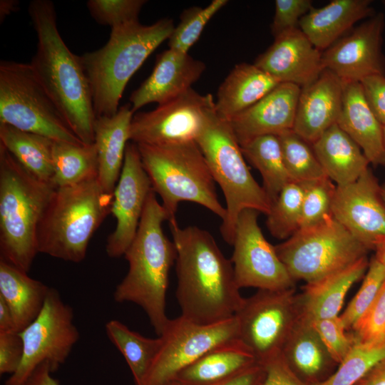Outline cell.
<instances>
[{"mask_svg":"<svg viewBox=\"0 0 385 385\" xmlns=\"http://www.w3.org/2000/svg\"><path fill=\"white\" fill-rule=\"evenodd\" d=\"M175 244L181 316L200 324L232 318L242 305L233 265L212 235L196 226L180 227L169 222Z\"/></svg>","mask_w":385,"mask_h":385,"instance_id":"cell-1","label":"cell"},{"mask_svg":"<svg viewBox=\"0 0 385 385\" xmlns=\"http://www.w3.org/2000/svg\"><path fill=\"white\" fill-rule=\"evenodd\" d=\"M29 14L37 36L30 64L73 133L84 144H92L96 117L80 56L73 53L61 38L51 1H31Z\"/></svg>","mask_w":385,"mask_h":385,"instance_id":"cell-2","label":"cell"},{"mask_svg":"<svg viewBox=\"0 0 385 385\" xmlns=\"http://www.w3.org/2000/svg\"><path fill=\"white\" fill-rule=\"evenodd\" d=\"M165 220V212L153 190L136 235L124 254L128 271L113 294L116 302H133L142 307L158 336L169 320L165 297L170 270L177 257L173 241L163 230Z\"/></svg>","mask_w":385,"mask_h":385,"instance_id":"cell-3","label":"cell"},{"mask_svg":"<svg viewBox=\"0 0 385 385\" xmlns=\"http://www.w3.org/2000/svg\"><path fill=\"white\" fill-rule=\"evenodd\" d=\"M175 28L170 19L153 24L139 21L111 29L107 43L101 48L80 56L88 78L96 117L111 116L133 75Z\"/></svg>","mask_w":385,"mask_h":385,"instance_id":"cell-4","label":"cell"},{"mask_svg":"<svg viewBox=\"0 0 385 385\" xmlns=\"http://www.w3.org/2000/svg\"><path fill=\"white\" fill-rule=\"evenodd\" d=\"M55 189L0 143V259L28 273L38 253V227Z\"/></svg>","mask_w":385,"mask_h":385,"instance_id":"cell-5","label":"cell"},{"mask_svg":"<svg viewBox=\"0 0 385 385\" xmlns=\"http://www.w3.org/2000/svg\"><path fill=\"white\" fill-rule=\"evenodd\" d=\"M113 197L97 177L56 188L38 227V253L82 262L93 235L111 213Z\"/></svg>","mask_w":385,"mask_h":385,"instance_id":"cell-6","label":"cell"},{"mask_svg":"<svg viewBox=\"0 0 385 385\" xmlns=\"http://www.w3.org/2000/svg\"><path fill=\"white\" fill-rule=\"evenodd\" d=\"M152 188L161 198L169 222L178 204H199L222 219L225 207L218 200L215 180L196 141L163 145L136 144Z\"/></svg>","mask_w":385,"mask_h":385,"instance_id":"cell-7","label":"cell"},{"mask_svg":"<svg viewBox=\"0 0 385 385\" xmlns=\"http://www.w3.org/2000/svg\"><path fill=\"white\" fill-rule=\"evenodd\" d=\"M211 175L225 196L226 216L220 230L222 238L232 245L235 225L240 213L252 209L266 215L270 202L262 188L253 178L241 147L229 122L215 110L196 139Z\"/></svg>","mask_w":385,"mask_h":385,"instance_id":"cell-8","label":"cell"},{"mask_svg":"<svg viewBox=\"0 0 385 385\" xmlns=\"http://www.w3.org/2000/svg\"><path fill=\"white\" fill-rule=\"evenodd\" d=\"M0 123L54 141L84 144L71 130L30 63L1 61Z\"/></svg>","mask_w":385,"mask_h":385,"instance_id":"cell-9","label":"cell"},{"mask_svg":"<svg viewBox=\"0 0 385 385\" xmlns=\"http://www.w3.org/2000/svg\"><path fill=\"white\" fill-rule=\"evenodd\" d=\"M274 247L292 279L306 283L348 267L370 250L332 216Z\"/></svg>","mask_w":385,"mask_h":385,"instance_id":"cell-10","label":"cell"},{"mask_svg":"<svg viewBox=\"0 0 385 385\" xmlns=\"http://www.w3.org/2000/svg\"><path fill=\"white\" fill-rule=\"evenodd\" d=\"M238 339L259 364L279 354L299 319L294 288L258 289L235 313Z\"/></svg>","mask_w":385,"mask_h":385,"instance_id":"cell-11","label":"cell"},{"mask_svg":"<svg viewBox=\"0 0 385 385\" xmlns=\"http://www.w3.org/2000/svg\"><path fill=\"white\" fill-rule=\"evenodd\" d=\"M20 334L24 342L23 359L18 370L4 385H21L43 363L55 372L66 361L79 339L72 307L63 301L58 290L51 287L38 316Z\"/></svg>","mask_w":385,"mask_h":385,"instance_id":"cell-12","label":"cell"},{"mask_svg":"<svg viewBox=\"0 0 385 385\" xmlns=\"http://www.w3.org/2000/svg\"><path fill=\"white\" fill-rule=\"evenodd\" d=\"M160 349L141 385H159L173 379L184 368L222 343L238 339L236 317L200 324L181 315L169 319Z\"/></svg>","mask_w":385,"mask_h":385,"instance_id":"cell-13","label":"cell"},{"mask_svg":"<svg viewBox=\"0 0 385 385\" xmlns=\"http://www.w3.org/2000/svg\"><path fill=\"white\" fill-rule=\"evenodd\" d=\"M215 106L211 94L202 95L190 88L152 111L135 113L130 140L149 145L196 141Z\"/></svg>","mask_w":385,"mask_h":385,"instance_id":"cell-14","label":"cell"},{"mask_svg":"<svg viewBox=\"0 0 385 385\" xmlns=\"http://www.w3.org/2000/svg\"><path fill=\"white\" fill-rule=\"evenodd\" d=\"M260 212L243 210L235 225L231 262L240 289L282 290L294 288L295 282L265 237L258 224Z\"/></svg>","mask_w":385,"mask_h":385,"instance_id":"cell-15","label":"cell"},{"mask_svg":"<svg viewBox=\"0 0 385 385\" xmlns=\"http://www.w3.org/2000/svg\"><path fill=\"white\" fill-rule=\"evenodd\" d=\"M152 190L138 146L134 143H128L111 207V213L115 218L116 225L106 241V251L110 257L124 255L132 243Z\"/></svg>","mask_w":385,"mask_h":385,"instance_id":"cell-16","label":"cell"},{"mask_svg":"<svg viewBox=\"0 0 385 385\" xmlns=\"http://www.w3.org/2000/svg\"><path fill=\"white\" fill-rule=\"evenodd\" d=\"M385 16L375 14L322 52L324 69L342 80L360 82L374 76H385L382 52Z\"/></svg>","mask_w":385,"mask_h":385,"instance_id":"cell-17","label":"cell"},{"mask_svg":"<svg viewBox=\"0 0 385 385\" xmlns=\"http://www.w3.org/2000/svg\"><path fill=\"white\" fill-rule=\"evenodd\" d=\"M332 214L370 250L385 236V204L381 185L370 168L353 183L337 185Z\"/></svg>","mask_w":385,"mask_h":385,"instance_id":"cell-18","label":"cell"},{"mask_svg":"<svg viewBox=\"0 0 385 385\" xmlns=\"http://www.w3.org/2000/svg\"><path fill=\"white\" fill-rule=\"evenodd\" d=\"M254 64L280 83L301 88L314 81L324 70L322 51L314 47L299 28L274 38Z\"/></svg>","mask_w":385,"mask_h":385,"instance_id":"cell-19","label":"cell"},{"mask_svg":"<svg viewBox=\"0 0 385 385\" xmlns=\"http://www.w3.org/2000/svg\"><path fill=\"white\" fill-rule=\"evenodd\" d=\"M301 87L281 83L256 103L229 120L240 145L265 135L293 130Z\"/></svg>","mask_w":385,"mask_h":385,"instance_id":"cell-20","label":"cell"},{"mask_svg":"<svg viewBox=\"0 0 385 385\" xmlns=\"http://www.w3.org/2000/svg\"><path fill=\"white\" fill-rule=\"evenodd\" d=\"M205 64L188 53L168 48L159 53L151 74L130 97L132 111L145 105L170 101L190 88L205 70Z\"/></svg>","mask_w":385,"mask_h":385,"instance_id":"cell-21","label":"cell"},{"mask_svg":"<svg viewBox=\"0 0 385 385\" xmlns=\"http://www.w3.org/2000/svg\"><path fill=\"white\" fill-rule=\"evenodd\" d=\"M342 97V80L323 70L314 81L300 89L293 130L312 144L337 123Z\"/></svg>","mask_w":385,"mask_h":385,"instance_id":"cell-22","label":"cell"},{"mask_svg":"<svg viewBox=\"0 0 385 385\" xmlns=\"http://www.w3.org/2000/svg\"><path fill=\"white\" fill-rule=\"evenodd\" d=\"M342 81V106L337 124L358 145L370 164L385 166L383 125L370 108L360 82Z\"/></svg>","mask_w":385,"mask_h":385,"instance_id":"cell-23","label":"cell"},{"mask_svg":"<svg viewBox=\"0 0 385 385\" xmlns=\"http://www.w3.org/2000/svg\"><path fill=\"white\" fill-rule=\"evenodd\" d=\"M369 263L366 256L346 268L306 283L302 292L297 294L299 318L312 322L339 316L347 292L364 277Z\"/></svg>","mask_w":385,"mask_h":385,"instance_id":"cell-24","label":"cell"},{"mask_svg":"<svg viewBox=\"0 0 385 385\" xmlns=\"http://www.w3.org/2000/svg\"><path fill=\"white\" fill-rule=\"evenodd\" d=\"M371 0H333L312 7L299 28L318 50L324 51L349 33L360 20L375 14Z\"/></svg>","mask_w":385,"mask_h":385,"instance_id":"cell-25","label":"cell"},{"mask_svg":"<svg viewBox=\"0 0 385 385\" xmlns=\"http://www.w3.org/2000/svg\"><path fill=\"white\" fill-rule=\"evenodd\" d=\"M134 115L130 105L119 108L111 116H100L93 125L98 154V180L107 193L113 191L122 170L130 124Z\"/></svg>","mask_w":385,"mask_h":385,"instance_id":"cell-26","label":"cell"},{"mask_svg":"<svg viewBox=\"0 0 385 385\" xmlns=\"http://www.w3.org/2000/svg\"><path fill=\"white\" fill-rule=\"evenodd\" d=\"M281 83L256 65H236L220 86L215 103L217 114L229 121L256 103Z\"/></svg>","mask_w":385,"mask_h":385,"instance_id":"cell-27","label":"cell"},{"mask_svg":"<svg viewBox=\"0 0 385 385\" xmlns=\"http://www.w3.org/2000/svg\"><path fill=\"white\" fill-rule=\"evenodd\" d=\"M257 363L251 351L235 339L211 349L174 379L183 385H217Z\"/></svg>","mask_w":385,"mask_h":385,"instance_id":"cell-28","label":"cell"},{"mask_svg":"<svg viewBox=\"0 0 385 385\" xmlns=\"http://www.w3.org/2000/svg\"><path fill=\"white\" fill-rule=\"evenodd\" d=\"M281 353L290 369L312 385L328 378L334 366L338 365L311 323L300 318Z\"/></svg>","mask_w":385,"mask_h":385,"instance_id":"cell-29","label":"cell"},{"mask_svg":"<svg viewBox=\"0 0 385 385\" xmlns=\"http://www.w3.org/2000/svg\"><path fill=\"white\" fill-rule=\"evenodd\" d=\"M325 175L337 186L356 180L370 164L358 145L337 124L312 144Z\"/></svg>","mask_w":385,"mask_h":385,"instance_id":"cell-30","label":"cell"},{"mask_svg":"<svg viewBox=\"0 0 385 385\" xmlns=\"http://www.w3.org/2000/svg\"><path fill=\"white\" fill-rule=\"evenodd\" d=\"M50 288L0 259V297L10 308L16 331L22 332L36 319Z\"/></svg>","mask_w":385,"mask_h":385,"instance_id":"cell-31","label":"cell"},{"mask_svg":"<svg viewBox=\"0 0 385 385\" xmlns=\"http://www.w3.org/2000/svg\"><path fill=\"white\" fill-rule=\"evenodd\" d=\"M53 142L45 136L0 123V143L31 175L52 185Z\"/></svg>","mask_w":385,"mask_h":385,"instance_id":"cell-32","label":"cell"},{"mask_svg":"<svg viewBox=\"0 0 385 385\" xmlns=\"http://www.w3.org/2000/svg\"><path fill=\"white\" fill-rule=\"evenodd\" d=\"M240 147L244 157L261 174L262 188L271 205L284 186L291 182L279 137L275 135L259 136Z\"/></svg>","mask_w":385,"mask_h":385,"instance_id":"cell-33","label":"cell"},{"mask_svg":"<svg viewBox=\"0 0 385 385\" xmlns=\"http://www.w3.org/2000/svg\"><path fill=\"white\" fill-rule=\"evenodd\" d=\"M55 188L80 183L98 177V154L95 143L76 144L54 141L52 150Z\"/></svg>","mask_w":385,"mask_h":385,"instance_id":"cell-34","label":"cell"},{"mask_svg":"<svg viewBox=\"0 0 385 385\" xmlns=\"http://www.w3.org/2000/svg\"><path fill=\"white\" fill-rule=\"evenodd\" d=\"M105 327L108 337L130 367L135 384L141 385L160 349L161 338L145 337L115 319Z\"/></svg>","mask_w":385,"mask_h":385,"instance_id":"cell-35","label":"cell"},{"mask_svg":"<svg viewBox=\"0 0 385 385\" xmlns=\"http://www.w3.org/2000/svg\"><path fill=\"white\" fill-rule=\"evenodd\" d=\"M278 137L291 182L304 183L327 177L311 143L293 130Z\"/></svg>","mask_w":385,"mask_h":385,"instance_id":"cell-36","label":"cell"},{"mask_svg":"<svg viewBox=\"0 0 385 385\" xmlns=\"http://www.w3.org/2000/svg\"><path fill=\"white\" fill-rule=\"evenodd\" d=\"M303 187L290 182L271 204L266 225L270 233L279 240H287L300 228Z\"/></svg>","mask_w":385,"mask_h":385,"instance_id":"cell-37","label":"cell"},{"mask_svg":"<svg viewBox=\"0 0 385 385\" xmlns=\"http://www.w3.org/2000/svg\"><path fill=\"white\" fill-rule=\"evenodd\" d=\"M385 359V342L355 343L328 378L317 385H356L378 362Z\"/></svg>","mask_w":385,"mask_h":385,"instance_id":"cell-38","label":"cell"},{"mask_svg":"<svg viewBox=\"0 0 385 385\" xmlns=\"http://www.w3.org/2000/svg\"><path fill=\"white\" fill-rule=\"evenodd\" d=\"M227 2V0H213L203 8L192 6L185 9L180 15L179 24L175 26L168 38L169 48L188 53L207 24Z\"/></svg>","mask_w":385,"mask_h":385,"instance_id":"cell-39","label":"cell"},{"mask_svg":"<svg viewBox=\"0 0 385 385\" xmlns=\"http://www.w3.org/2000/svg\"><path fill=\"white\" fill-rule=\"evenodd\" d=\"M299 184L304 190L299 229L314 226L332 217L337 185L327 177Z\"/></svg>","mask_w":385,"mask_h":385,"instance_id":"cell-40","label":"cell"},{"mask_svg":"<svg viewBox=\"0 0 385 385\" xmlns=\"http://www.w3.org/2000/svg\"><path fill=\"white\" fill-rule=\"evenodd\" d=\"M385 281V266L374 257L369 263L362 283L354 297L350 301L339 318L346 331L372 303Z\"/></svg>","mask_w":385,"mask_h":385,"instance_id":"cell-41","label":"cell"},{"mask_svg":"<svg viewBox=\"0 0 385 385\" xmlns=\"http://www.w3.org/2000/svg\"><path fill=\"white\" fill-rule=\"evenodd\" d=\"M145 0H89L86 6L91 16L99 24L111 29L138 21Z\"/></svg>","mask_w":385,"mask_h":385,"instance_id":"cell-42","label":"cell"},{"mask_svg":"<svg viewBox=\"0 0 385 385\" xmlns=\"http://www.w3.org/2000/svg\"><path fill=\"white\" fill-rule=\"evenodd\" d=\"M349 331L355 343L385 342V281L372 303Z\"/></svg>","mask_w":385,"mask_h":385,"instance_id":"cell-43","label":"cell"},{"mask_svg":"<svg viewBox=\"0 0 385 385\" xmlns=\"http://www.w3.org/2000/svg\"><path fill=\"white\" fill-rule=\"evenodd\" d=\"M334 361L340 364L349 354L355 342L344 327L339 315L310 322Z\"/></svg>","mask_w":385,"mask_h":385,"instance_id":"cell-44","label":"cell"},{"mask_svg":"<svg viewBox=\"0 0 385 385\" xmlns=\"http://www.w3.org/2000/svg\"><path fill=\"white\" fill-rule=\"evenodd\" d=\"M271 24L274 38L289 31L298 29L301 19L313 7L311 0H276Z\"/></svg>","mask_w":385,"mask_h":385,"instance_id":"cell-45","label":"cell"},{"mask_svg":"<svg viewBox=\"0 0 385 385\" xmlns=\"http://www.w3.org/2000/svg\"><path fill=\"white\" fill-rule=\"evenodd\" d=\"M24 356V342L20 332H0V374L12 375L19 369Z\"/></svg>","mask_w":385,"mask_h":385,"instance_id":"cell-46","label":"cell"},{"mask_svg":"<svg viewBox=\"0 0 385 385\" xmlns=\"http://www.w3.org/2000/svg\"><path fill=\"white\" fill-rule=\"evenodd\" d=\"M265 369L262 385H312L301 379L288 366L282 353L261 364Z\"/></svg>","mask_w":385,"mask_h":385,"instance_id":"cell-47","label":"cell"},{"mask_svg":"<svg viewBox=\"0 0 385 385\" xmlns=\"http://www.w3.org/2000/svg\"><path fill=\"white\" fill-rule=\"evenodd\" d=\"M360 83L370 108L383 126L385 125V76H371Z\"/></svg>","mask_w":385,"mask_h":385,"instance_id":"cell-48","label":"cell"},{"mask_svg":"<svg viewBox=\"0 0 385 385\" xmlns=\"http://www.w3.org/2000/svg\"><path fill=\"white\" fill-rule=\"evenodd\" d=\"M265 377V367L261 364L257 363L217 385H262Z\"/></svg>","mask_w":385,"mask_h":385,"instance_id":"cell-49","label":"cell"},{"mask_svg":"<svg viewBox=\"0 0 385 385\" xmlns=\"http://www.w3.org/2000/svg\"><path fill=\"white\" fill-rule=\"evenodd\" d=\"M46 363L38 365L21 385H60Z\"/></svg>","mask_w":385,"mask_h":385,"instance_id":"cell-50","label":"cell"},{"mask_svg":"<svg viewBox=\"0 0 385 385\" xmlns=\"http://www.w3.org/2000/svg\"><path fill=\"white\" fill-rule=\"evenodd\" d=\"M356 385H385V359L371 368Z\"/></svg>","mask_w":385,"mask_h":385,"instance_id":"cell-51","label":"cell"},{"mask_svg":"<svg viewBox=\"0 0 385 385\" xmlns=\"http://www.w3.org/2000/svg\"><path fill=\"white\" fill-rule=\"evenodd\" d=\"M12 330L15 329L11 312L6 302L0 297V332Z\"/></svg>","mask_w":385,"mask_h":385,"instance_id":"cell-52","label":"cell"},{"mask_svg":"<svg viewBox=\"0 0 385 385\" xmlns=\"http://www.w3.org/2000/svg\"><path fill=\"white\" fill-rule=\"evenodd\" d=\"M19 2L16 0H1L0 1V20L19 9Z\"/></svg>","mask_w":385,"mask_h":385,"instance_id":"cell-53","label":"cell"},{"mask_svg":"<svg viewBox=\"0 0 385 385\" xmlns=\"http://www.w3.org/2000/svg\"><path fill=\"white\" fill-rule=\"evenodd\" d=\"M374 257L385 266V236L379 239L374 247Z\"/></svg>","mask_w":385,"mask_h":385,"instance_id":"cell-54","label":"cell"},{"mask_svg":"<svg viewBox=\"0 0 385 385\" xmlns=\"http://www.w3.org/2000/svg\"><path fill=\"white\" fill-rule=\"evenodd\" d=\"M159 385H183V384H181L180 381H178V380L173 379H171V380H169V381H167L163 384H160Z\"/></svg>","mask_w":385,"mask_h":385,"instance_id":"cell-55","label":"cell"},{"mask_svg":"<svg viewBox=\"0 0 385 385\" xmlns=\"http://www.w3.org/2000/svg\"><path fill=\"white\" fill-rule=\"evenodd\" d=\"M381 194L385 204V181L381 185Z\"/></svg>","mask_w":385,"mask_h":385,"instance_id":"cell-56","label":"cell"},{"mask_svg":"<svg viewBox=\"0 0 385 385\" xmlns=\"http://www.w3.org/2000/svg\"><path fill=\"white\" fill-rule=\"evenodd\" d=\"M384 143H385V125H384Z\"/></svg>","mask_w":385,"mask_h":385,"instance_id":"cell-57","label":"cell"},{"mask_svg":"<svg viewBox=\"0 0 385 385\" xmlns=\"http://www.w3.org/2000/svg\"><path fill=\"white\" fill-rule=\"evenodd\" d=\"M382 4L384 5V9H385V0L382 1Z\"/></svg>","mask_w":385,"mask_h":385,"instance_id":"cell-58","label":"cell"}]
</instances>
